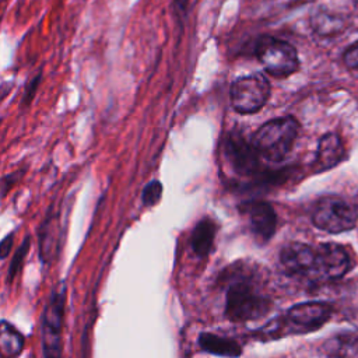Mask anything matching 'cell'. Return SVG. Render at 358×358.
<instances>
[{
	"label": "cell",
	"mask_w": 358,
	"mask_h": 358,
	"mask_svg": "<svg viewBox=\"0 0 358 358\" xmlns=\"http://www.w3.org/2000/svg\"><path fill=\"white\" fill-rule=\"evenodd\" d=\"M354 4H355V7L358 8V0H354Z\"/></svg>",
	"instance_id": "cell-24"
},
{
	"label": "cell",
	"mask_w": 358,
	"mask_h": 358,
	"mask_svg": "<svg viewBox=\"0 0 358 358\" xmlns=\"http://www.w3.org/2000/svg\"><path fill=\"white\" fill-rule=\"evenodd\" d=\"M162 194V186L158 180H152L150 182L144 189H143V194H141V200L144 206H154L158 203V200L161 199Z\"/></svg>",
	"instance_id": "cell-19"
},
{
	"label": "cell",
	"mask_w": 358,
	"mask_h": 358,
	"mask_svg": "<svg viewBox=\"0 0 358 358\" xmlns=\"http://www.w3.org/2000/svg\"><path fill=\"white\" fill-rule=\"evenodd\" d=\"M310 25H312V29L317 35L333 36V35H337L341 31H344L347 24H345V20L343 18V15L334 14L331 11L320 10L312 15Z\"/></svg>",
	"instance_id": "cell-15"
},
{
	"label": "cell",
	"mask_w": 358,
	"mask_h": 358,
	"mask_svg": "<svg viewBox=\"0 0 358 358\" xmlns=\"http://www.w3.org/2000/svg\"><path fill=\"white\" fill-rule=\"evenodd\" d=\"M357 218L358 215L352 206L333 196L319 200L312 214L313 224L319 229L330 234H338L352 229Z\"/></svg>",
	"instance_id": "cell-5"
},
{
	"label": "cell",
	"mask_w": 358,
	"mask_h": 358,
	"mask_svg": "<svg viewBox=\"0 0 358 358\" xmlns=\"http://www.w3.org/2000/svg\"><path fill=\"white\" fill-rule=\"evenodd\" d=\"M29 245H31V236L27 235L24 242L18 246V249L15 250L13 259H11V263H10V267H8V273H7V281L11 282L14 280V277L20 273L21 267H22V263L28 255V250H29Z\"/></svg>",
	"instance_id": "cell-18"
},
{
	"label": "cell",
	"mask_w": 358,
	"mask_h": 358,
	"mask_svg": "<svg viewBox=\"0 0 358 358\" xmlns=\"http://www.w3.org/2000/svg\"><path fill=\"white\" fill-rule=\"evenodd\" d=\"M24 173H25V169H17V171H14V172H11V173L3 176L1 180H0V190H1V194L4 196V194L11 189V186H14V185L24 176Z\"/></svg>",
	"instance_id": "cell-21"
},
{
	"label": "cell",
	"mask_w": 358,
	"mask_h": 358,
	"mask_svg": "<svg viewBox=\"0 0 358 358\" xmlns=\"http://www.w3.org/2000/svg\"><path fill=\"white\" fill-rule=\"evenodd\" d=\"M239 211L246 217L256 236L263 241L271 238L277 225V215L266 201H246L239 206Z\"/></svg>",
	"instance_id": "cell-9"
},
{
	"label": "cell",
	"mask_w": 358,
	"mask_h": 358,
	"mask_svg": "<svg viewBox=\"0 0 358 358\" xmlns=\"http://www.w3.org/2000/svg\"><path fill=\"white\" fill-rule=\"evenodd\" d=\"M351 267L347 250L337 243H323L315 249L313 275L326 280L341 278Z\"/></svg>",
	"instance_id": "cell-7"
},
{
	"label": "cell",
	"mask_w": 358,
	"mask_h": 358,
	"mask_svg": "<svg viewBox=\"0 0 358 358\" xmlns=\"http://www.w3.org/2000/svg\"><path fill=\"white\" fill-rule=\"evenodd\" d=\"M299 131V124L292 116L268 120L253 134L252 145L259 157L278 162L291 151Z\"/></svg>",
	"instance_id": "cell-1"
},
{
	"label": "cell",
	"mask_w": 358,
	"mask_h": 358,
	"mask_svg": "<svg viewBox=\"0 0 358 358\" xmlns=\"http://www.w3.org/2000/svg\"><path fill=\"white\" fill-rule=\"evenodd\" d=\"M67 287L64 281H60L52 291L42 313V351L45 357L62 355V333L66 310Z\"/></svg>",
	"instance_id": "cell-2"
},
{
	"label": "cell",
	"mask_w": 358,
	"mask_h": 358,
	"mask_svg": "<svg viewBox=\"0 0 358 358\" xmlns=\"http://www.w3.org/2000/svg\"><path fill=\"white\" fill-rule=\"evenodd\" d=\"M199 344L203 350L215 355L238 357L242 352L241 347L234 340L218 337L210 333H203L199 338Z\"/></svg>",
	"instance_id": "cell-16"
},
{
	"label": "cell",
	"mask_w": 358,
	"mask_h": 358,
	"mask_svg": "<svg viewBox=\"0 0 358 358\" xmlns=\"http://www.w3.org/2000/svg\"><path fill=\"white\" fill-rule=\"evenodd\" d=\"M280 262L289 274H312L315 268V249L301 242L288 243L281 249Z\"/></svg>",
	"instance_id": "cell-10"
},
{
	"label": "cell",
	"mask_w": 358,
	"mask_h": 358,
	"mask_svg": "<svg viewBox=\"0 0 358 358\" xmlns=\"http://www.w3.org/2000/svg\"><path fill=\"white\" fill-rule=\"evenodd\" d=\"M13 243H14V232H10L0 241V259L8 257L13 249Z\"/></svg>",
	"instance_id": "cell-23"
},
{
	"label": "cell",
	"mask_w": 358,
	"mask_h": 358,
	"mask_svg": "<svg viewBox=\"0 0 358 358\" xmlns=\"http://www.w3.org/2000/svg\"><path fill=\"white\" fill-rule=\"evenodd\" d=\"M330 317V306L324 302H303L287 312V320L302 330L320 327Z\"/></svg>",
	"instance_id": "cell-11"
},
{
	"label": "cell",
	"mask_w": 358,
	"mask_h": 358,
	"mask_svg": "<svg viewBox=\"0 0 358 358\" xmlns=\"http://www.w3.org/2000/svg\"><path fill=\"white\" fill-rule=\"evenodd\" d=\"M255 53L264 70L274 77H287L299 67V59L295 48L273 36H262L256 42Z\"/></svg>",
	"instance_id": "cell-3"
},
{
	"label": "cell",
	"mask_w": 358,
	"mask_h": 358,
	"mask_svg": "<svg viewBox=\"0 0 358 358\" xmlns=\"http://www.w3.org/2000/svg\"><path fill=\"white\" fill-rule=\"evenodd\" d=\"M227 154L234 169L242 175H248L257 168V152L252 143L248 144L243 137L231 134L227 143Z\"/></svg>",
	"instance_id": "cell-12"
},
{
	"label": "cell",
	"mask_w": 358,
	"mask_h": 358,
	"mask_svg": "<svg viewBox=\"0 0 358 358\" xmlns=\"http://www.w3.org/2000/svg\"><path fill=\"white\" fill-rule=\"evenodd\" d=\"M343 62L348 69H358V41L345 49L343 53Z\"/></svg>",
	"instance_id": "cell-22"
},
{
	"label": "cell",
	"mask_w": 358,
	"mask_h": 358,
	"mask_svg": "<svg viewBox=\"0 0 358 358\" xmlns=\"http://www.w3.org/2000/svg\"><path fill=\"white\" fill-rule=\"evenodd\" d=\"M60 213L50 207L41 227L38 228V245L42 263L50 264L55 259H57L60 249Z\"/></svg>",
	"instance_id": "cell-8"
},
{
	"label": "cell",
	"mask_w": 358,
	"mask_h": 358,
	"mask_svg": "<svg viewBox=\"0 0 358 358\" xmlns=\"http://www.w3.org/2000/svg\"><path fill=\"white\" fill-rule=\"evenodd\" d=\"M268 299L257 294L248 281H235L229 285L227 292L225 313L231 320H255L262 317L268 310Z\"/></svg>",
	"instance_id": "cell-4"
},
{
	"label": "cell",
	"mask_w": 358,
	"mask_h": 358,
	"mask_svg": "<svg viewBox=\"0 0 358 358\" xmlns=\"http://www.w3.org/2000/svg\"><path fill=\"white\" fill-rule=\"evenodd\" d=\"M25 338L22 333L8 320H0V355L17 357L22 352Z\"/></svg>",
	"instance_id": "cell-14"
},
{
	"label": "cell",
	"mask_w": 358,
	"mask_h": 358,
	"mask_svg": "<svg viewBox=\"0 0 358 358\" xmlns=\"http://www.w3.org/2000/svg\"><path fill=\"white\" fill-rule=\"evenodd\" d=\"M215 235V225L211 220L204 218L201 220L192 235V248L196 255L199 256H206L210 253L213 241Z\"/></svg>",
	"instance_id": "cell-17"
},
{
	"label": "cell",
	"mask_w": 358,
	"mask_h": 358,
	"mask_svg": "<svg viewBox=\"0 0 358 358\" xmlns=\"http://www.w3.org/2000/svg\"><path fill=\"white\" fill-rule=\"evenodd\" d=\"M270 84L263 74H249L234 81L231 102L239 113H255L268 99Z\"/></svg>",
	"instance_id": "cell-6"
},
{
	"label": "cell",
	"mask_w": 358,
	"mask_h": 358,
	"mask_svg": "<svg viewBox=\"0 0 358 358\" xmlns=\"http://www.w3.org/2000/svg\"><path fill=\"white\" fill-rule=\"evenodd\" d=\"M41 81H42V73H38L35 77H32V78L27 83L25 90H24V94H22V98H21V103H22L24 106H28V105L32 102V99H34V96H35V94H36V91H38V88H39Z\"/></svg>",
	"instance_id": "cell-20"
},
{
	"label": "cell",
	"mask_w": 358,
	"mask_h": 358,
	"mask_svg": "<svg viewBox=\"0 0 358 358\" xmlns=\"http://www.w3.org/2000/svg\"><path fill=\"white\" fill-rule=\"evenodd\" d=\"M344 157V148L341 140L334 133L324 134L317 144V152L315 158V168L317 171H326L336 166Z\"/></svg>",
	"instance_id": "cell-13"
}]
</instances>
